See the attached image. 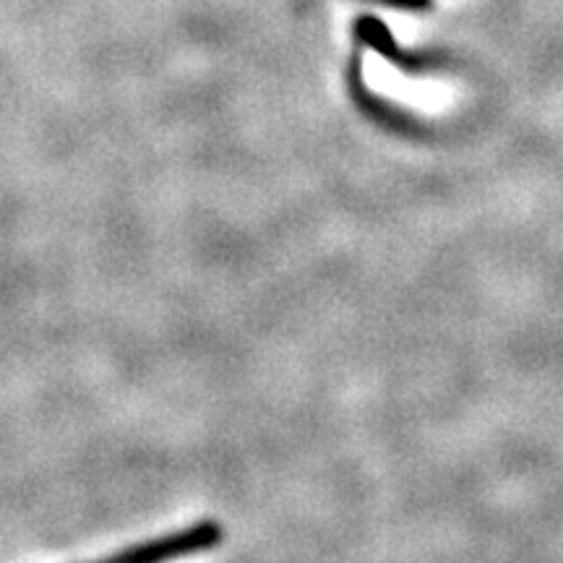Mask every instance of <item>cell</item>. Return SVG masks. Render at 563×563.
I'll return each mask as SVG.
<instances>
[{
	"mask_svg": "<svg viewBox=\"0 0 563 563\" xmlns=\"http://www.w3.org/2000/svg\"><path fill=\"white\" fill-rule=\"evenodd\" d=\"M365 3H382L386 9L399 11H428L433 5V0H365Z\"/></svg>",
	"mask_w": 563,
	"mask_h": 563,
	"instance_id": "3",
	"label": "cell"
},
{
	"mask_svg": "<svg viewBox=\"0 0 563 563\" xmlns=\"http://www.w3.org/2000/svg\"><path fill=\"white\" fill-rule=\"evenodd\" d=\"M224 530L214 519H203V522L188 527V530L165 534V538L150 540L133 548H125L121 553H112L102 561L91 563H167L183 555H194L201 551H211L222 543Z\"/></svg>",
	"mask_w": 563,
	"mask_h": 563,
	"instance_id": "1",
	"label": "cell"
},
{
	"mask_svg": "<svg viewBox=\"0 0 563 563\" xmlns=\"http://www.w3.org/2000/svg\"><path fill=\"white\" fill-rule=\"evenodd\" d=\"M355 32H357V37L365 42V45L373 47V51H376V53H382L384 58L399 63V66H407V63H410L402 55V51H399V47H397V42L391 40V32L386 30V26L378 19L363 16L361 21H357Z\"/></svg>",
	"mask_w": 563,
	"mask_h": 563,
	"instance_id": "2",
	"label": "cell"
}]
</instances>
